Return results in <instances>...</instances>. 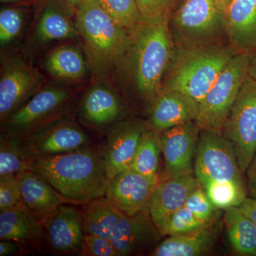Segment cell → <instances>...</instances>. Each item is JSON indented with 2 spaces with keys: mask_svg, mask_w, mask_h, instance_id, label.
<instances>
[{
  "mask_svg": "<svg viewBox=\"0 0 256 256\" xmlns=\"http://www.w3.org/2000/svg\"><path fill=\"white\" fill-rule=\"evenodd\" d=\"M159 178H150L132 169L124 170L108 182L105 196L124 214L149 210Z\"/></svg>",
  "mask_w": 256,
  "mask_h": 256,
  "instance_id": "14",
  "label": "cell"
},
{
  "mask_svg": "<svg viewBox=\"0 0 256 256\" xmlns=\"http://www.w3.org/2000/svg\"><path fill=\"white\" fill-rule=\"evenodd\" d=\"M168 23L141 21L130 31L110 76L117 90L151 108L175 48Z\"/></svg>",
  "mask_w": 256,
  "mask_h": 256,
  "instance_id": "1",
  "label": "cell"
},
{
  "mask_svg": "<svg viewBox=\"0 0 256 256\" xmlns=\"http://www.w3.org/2000/svg\"><path fill=\"white\" fill-rule=\"evenodd\" d=\"M225 210L224 222L234 252L240 256H256V228L252 220L238 206Z\"/></svg>",
  "mask_w": 256,
  "mask_h": 256,
  "instance_id": "28",
  "label": "cell"
},
{
  "mask_svg": "<svg viewBox=\"0 0 256 256\" xmlns=\"http://www.w3.org/2000/svg\"><path fill=\"white\" fill-rule=\"evenodd\" d=\"M246 171L256 152V80L246 76L222 131Z\"/></svg>",
  "mask_w": 256,
  "mask_h": 256,
  "instance_id": "9",
  "label": "cell"
},
{
  "mask_svg": "<svg viewBox=\"0 0 256 256\" xmlns=\"http://www.w3.org/2000/svg\"><path fill=\"white\" fill-rule=\"evenodd\" d=\"M124 214L105 196L94 198L84 204L82 210L86 235L110 240L116 224Z\"/></svg>",
  "mask_w": 256,
  "mask_h": 256,
  "instance_id": "27",
  "label": "cell"
},
{
  "mask_svg": "<svg viewBox=\"0 0 256 256\" xmlns=\"http://www.w3.org/2000/svg\"><path fill=\"white\" fill-rule=\"evenodd\" d=\"M45 244L60 254L82 252L86 239L82 212L62 205L43 223Z\"/></svg>",
  "mask_w": 256,
  "mask_h": 256,
  "instance_id": "15",
  "label": "cell"
},
{
  "mask_svg": "<svg viewBox=\"0 0 256 256\" xmlns=\"http://www.w3.org/2000/svg\"><path fill=\"white\" fill-rule=\"evenodd\" d=\"M247 73L249 76L256 80V47L250 54Z\"/></svg>",
  "mask_w": 256,
  "mask_h": 256,
  "instance_id": "41",
  "label": "cell"
},
{
  "mask_svg": "<svg viewBox=\"0 0 256 256\" xmlns=\"http://www.w3.org/2000/svg\"><path fill=\"white\" fill-rule=\"evenodd\" d=\"M232 0H220V2H222V4H223L224 8H225L227 4H228L229 3L232 2Z\"/></svg>",
  "mask_w": 256,
  "mask_h": 256,
  "instance_id": "44",
  "label": "cell"
},
{
  "mask_svg": "<svg viewBox=\"0 0 256 256\" xmlns=\"http://www.w3.org/2000/svg\"><path fill=\"white\" fill-rule=\"evenodd\" d=\"M94 80L80 104V117L96 129L110 128L120 121L124 112V104L110 79Z\"/></svg>",
  "mask_w": 256,
  "mask_h": 256,
  "instance_id": "16",
  "label": "cell"
},
{
  "mask_svg": "<svg viewBox=\"0 0 256 256\" xmlns=\"http://www.w3.org/2000/svg\"><path fill=\"white\" fill-rule=\"evenodd\" d=\"M212 222H207L200 220L188 207L184 206L175 212L174 214L170 218L163 236H172L195 232L206 226Z\"/></svg>",
  "mask_w": 256,
  "mask_h": 256,
  "instance_id": "34",
  "label": "cell"
},
{
  "mask_svg": "<svg viewBox=\"0 0 256 256\" xmlns=\"http://www.w3.org/2000/svg\"><path fill=\"white\" fill-rule=\"evenodd\" d=\"M25 252L18 242L10 240H1L0 242V256H8L20 255Z\"/></svg>",
  "mask_w": 256,
  "mask_h": 256,
  "instance_id": "38",
  "label": "cell"
},
{
  "mask_svg": "<svg viewBox=\"0 0 256 256\" xmlns=\"http://www.w3.org/2000/svg\"><path fill=\"white\" fill-rule=\"evenodd\" d=\"M66 4L68 5L70 10L73 12L74 14H76V12L78 10L79 6L84 2V0H64Z\"/></svg>",
  "mask_w": 256,
  "mask_h": 256,
  "instance_id": "43",
  "label": "cell"
},
{
  "mask_svg": "<svg viewBox=\"0 0 256 256\" xmlns=\"http://www.w3.org/2000/svg\"><path fill=\"white\" fill-rule=\"evenodd\" d=\"M75 24L92 80L110 79L129 32L120 26L98 0H84L76 12Z\"/></svg>",
  "mask_w": 256,
  "mask_h": 256,
  "instance_id": "3",
  "label": "cell"
},
{
  "mask_svg": "<svg viewBox=\"0 0 256 256\" xmlns=\"http://www.w3.org/2000/svg\"><path fill=\"white\" fill-rule=\"evenodd\" d=\"M196 178L234 181L244 185L233 146L222 132L200 131L194 166Z\"/></svg>",
  "mask_w": 256,
  "mask_h": 256,
  "instance_id": "12",
  "label": "cell"
},
{
  "mask_svg": "<svg viewBox=\"0 0 256 256\" xmlns=\"http://www.w3.org/2000/svg\"><path fill=\"white\" fill-rule=\"evenodd\" d=\"M0 73V121L4 124L47 84L24 53L2 57Z\"/></svg>",
  "mask_w": 256,
  "mask_h": 256,
  "instance_id": "8",
  "label": "cell"
},
{
  "mask_svg": "<svg viewBox=\"0 0 256 256\" xmlns=\"http://www.w3.org/2000/svg\"><path fill=\"white\" fill-rule=\"evenodd\" d=\"M30 162V170L41 175L70 203L85 204L106 195L108 180L104 160L90 146Z\"/></svg>",
  "mask_w": 256,
  "mask_h": 256,
  "instance_id": "2",
  "label": "cell"
},
{
  "mask_svg": "<svg viewBox=\"0 0 256 256\" xmlns=\"http://www.w3.org/2000/svg\"><path fill=\"white\" fill-rule=\"evenodd\" d=\"M216 208L239 206L246 198L244 185L234 181L220 182L208 178H197Z\"/></svg>",
  "mask_w": 256,
  "mask_h": 256,
  "instance_id": "30",
  "label": "cell"
},
{
  "mask_svg": "<svg viewBox=\"0 0 256 256\" xmlns=\"http://www.w3.org/2000/svg\"><path fill=\"white\" fill-rule=\"evenodd\" d=\"M160 133L146 128L131 165L130 169L150 178H158L160 152Z\"/></svg>",
  "mask_w": 256,
  "mask_h": 256,
  "instance_id": "29",
  "label": "cell"
},
{
  "mask_svg": "<svg viewBox=\"0 0 256 256\" xmlns=\"http://www.w3.org/2000/svg\"><path fill=\"white\" fill-rule=\"evenodd\" d=\"M38 3L24 52L28 58L55 42H79L75 14L64 0H38Z\"/></svg>",
  "mask_w": 256,
  "mask_h": 256,
  "instance_id": "10",
  "label": "cell"
},
{
  "mask_svg": "<svg viewBox=\"0 0 256 256\" xmlns=\"http://www.w3.org/2000/svg\"><path fill=\"white\" fill-rule=\"evenodd\" d=\"M146 127L136 121H120L111 126L102 154L108 180L130 169Z\"/></svg>",
  "mask_w": 256,
  "mask_h": 256,
  "instance_id": "17",
  "label": "cell"
},
{
  "mask_svg": "<svg viewBox=\"0 0 256 256\" xmlns=\"http://www.w3.org/2000/svg\"><path fill=\"white\" fill-rule=\"evenodd\" d=\"M80 254L92 256H118L109 239L94 235H86Z\"/></svg>",
  "mask_w": 256,
  "mask_h": 256,
  "instance_id": "37",
  "label": "cell"
},
{
  "mask_svg": "<svg viewBox=\"0 0 256 256\" xmlns=\"http://www.w3.org/2000/svg\"><path fill=\"white\" fill-rule=\"evenodd\" d=\"M98 2L120 26L128 32L141 22L136 0H98Z\"/></svg>",
  "mask_w": 256,
  "mask_h": 256,
  "instance_id": "32",
  "label": "cell"
},
{
  "mask_svg": "<svg viewBox=\"0 0 256 256\" xmlns=\"http://www.w3.org/2000/svg\"><path fill=\"white\" fill-rule=\"evenodd\" d=\"M16 175L20 182L23 206L34 218L41 223L50 218L58 207L70 203L35 172L23 170Z\"/></svg>",
  "mask_w": 256,
  "mask_h": 256,
  "instance_id": "20",
  "label": "cell"
},
{
  "mask_svg": "<svg viewBox=\"0 0 256 256\" xmlns=\"http://www.w3.org/2000/svg\"><path fill=\"white\" fill-rule=\"evenodd\" d=\"M141 21L154 23L169 22L182 0H136Z\"/></svg>",
  "mask_w": 256,
  "mask_h": 256,
  "instance_id": "33",
  "label": "cell"
},
{
  "mask_svg": "<svg viewBox=\"0 0 256 256\" xmlns=\"http://www.w3.org/2000/svg\"><path fill=\"white\" fill-rule=\"evenodd\" d=\"M162 236L149 210L124 214L116 224L110 240L118 256L136 255L156 244Z\"/></svg>",
  "mask_w": 256,
  "mask_h": 256,
  "instance_id": "19",
  "label": "cell"
},
{
  "mask_svg": "<svg viewBox=\"0 0 256 256\" xmlns=\"http://www.w3.org/2000/svg\"><path fill=\"white\" fill-rule=\"evenodd\" d=\"M168 25L176 48L229 44L220 0H182Z\"/></svg>",
  "mask_w": 256,
  "mask_h": 256,
  "instance_id": "5",
  "label": "cell"
},
{
  "mask_svg": "<svg viewBox=\"0 0 256 256\" xmlns=\"http://www.w3.org/2000/svg\"><path fill=\"white\" fill-rule=\"evenodd\" d=\"M38 0H0L2 4H34Z\"/></svg>",
  "mask_w": 256,
  "mask_h": 256,
  "instance_id": "42",
  "label": "cell"
},
{
  "mask_svg": "<svg viewBox=\"0 0 256 256\" xmlns=\"http://www.w3.org/2000/svg\"><path fill=\"white\" fill-rule=\"evenodd\" d=\"M200 131L196 121L193 120L160 132L165 178L192 174Z\"/></svg>",
  "mask_w": 256,
  "mask_h": 256,
  "instance_id": "13",
  "label": "cell"
},
{
  "mask_svg": "<svg viewBox=\"0 0 256 256\" xmlns=\"http://www.w3.org/2000/svg\"><path fill=\"white\" fill-rule=\"evenodd\" d=\"M216 229L214 222L188 234L169 236L154 249V256H198L204 255L214 246Z\"/></svg>",
  "mask_w": 256,
  "mask_h": 256,
  "instance_id": "25",
  "label": "cell"
},
{
  "mask_svg": "<svg viewBox=\"0 0 256 256\" xmlns=\"http://www.w3.org/2000/svg\"><path fill=\"white\" fill-rule=\"evenodd\" d=\"M30 170V162L16 138L2 136L0 140V175L14 174Z\"/></svg>",
  "mask_w": 256,
  "mask_h": 256,
  "instance_id": "31",
  "label": "cell"
},
{
  "mask_svg": "<svg viewBox=\"0 0 256 256\" xmlns=\"http://www.w3.org/2000/svg\"><path fill=\"white\" fill-rule=\"evenodd\" d=\"M43 67L54 80L64 84H80L92 76L80 42L50 48L44 58Z\"/></svg>",
  "mask_w": 256,
  "mask_h": 256,
  "instance_id": "21",
  "label": "cell"
},
{
  "mask_svg": "<svg viewBox=\"0 0 256 256\" xmlns=\"http://www.w3.org/2000/svg\"><path fill=\"white\" fill-rule=\"evenodd\" d=\"M224 9L229 44L236 54L252 53L256 47V0H232Z\"/></svg>",
  "mask_w": 256,
  "mask_h": 256,
  "instance_id": "23",
  "label": "cell"
},
{
  "mask_svg": "<svg viewBox=\"0 0 256 256\" xmlns=\"http://www.w3.org/2000/svg\"><path fill=\"white\" fill-rule=\"evenodd\" d=\"M80 84H47L2 124V136L22 139L66 116Z\"/></svg>",
  "mask_w": 256,
  "mask_h": 256,
  "instance_id": "6",
  "label": "cell"
},
{
  "mask_svg": "<svg viewBox=\"0 0 256 256\" xmlns=\"http://www.w3.org/2000/svg\"><path fill=\"white\" fill-rule=\"evenodd\" d=\"M0 240L18 242L25 252L45 244L43 224L34 218L22 204L0 210Z\"/></svg>",
  "mask_w": 256,
  "mask_h": 256,
  "instance_id": "24",
  "label": "cell"
},
{
  "mask_svg": "<svg viewBox=\"0 0 256 256\" xmlns=\"http://www.w3.org/2000/svg\"><path fill=\"white\" fill-rule=\"evenodd\" d=\"M249 56L250 54H236L200 102V112L195 121L200 129L222 132L248 75Z\"/></svg>",
  "mask_w": 256,
  "mask_h": 256,
  "instance_id": "7",
  "label": "cell"
},
{
  "mask_svg": "<svg viewBox=\"0 0 256 256\" xmlns=\"http://www.w3.org/2000/svg\"><path fill=\"white\" fill-rule=\"evenodd\" d=\"M28 159L46 158L89 148L88 136L67 116L55 120L20 140Z\"/></svg>",
  "mask_w": 256,
  "mask_h": 256,
  "instance_id": "11",
  "label": "cell"
},
{
  "mask_svg": "<svg viewBox=\"0 0 256 256\" xmlns=\"http://www.w3.org/2000/svg\"><path fill=\"white\" fill-rule=\"evenodd\" d=\"M246 171L248 190L250 196L252 198H256V152Z\"/></svg>",
  "mask_w": 256,
  "mask_h": 256,
  "instance_id": "39",
  "label": "cell"
},
{
  "mask_svg": "<svg viewBox=\"0 0 256 256\" xmlns=\"http://www.w3.org/2000/svg\"><path fill=\"white\" fill-rule=\"evenodd\" d=\"M200 102L178 90L162 89L151 108L149 129L162 132L178 124L196 120Z\"/></svg>",
  "mask_w": 256,
  "mask_h": 256,
  "instance_id": "22",
  "label": "cell"
},
{
  "mask_svg": "<svg viewBox=\"0 0 256 256\" xmlns=\"http://www.w3.org/2000/svg\"><path fill=\"white\" fill-rule=\"evenodd\" d=\"M21 203V190L16 175H0V210L11 208Z\"/></svg>",
  "mask_w": 256,
  "mask_h": 256,
  "instance_id": "36",
  "label": "cell"
},
{
  "mask_svg": "<svg viewBox=\"0 0 256 256\" xmlns=\"http://www.w3.org/2000/svg\"><path fill=\"white\" fill-rule=\"evenodd\" d=\"M36 3L6 4L2 6L0 10V47L2 56L6 52L8 54L9 50L18 45L24 36L32 18V13H34L32 8L35 6Z\"/></svg>",
  "mask_w": 256,
  "mask_h": 256,
  "instance_id": "26",
  "label": "cell"
},
{
  "mask_svg": "<svg viewBox=\"0 0 256 256\" xmlns=\"http://www.w3.org/2000/svg\"><path fill=\"white\" fill-rule=\"evenodd\" d=\"M236 54L229 44L188 50L175 48L162 89L178 90L200 102Z\"/></svg>",
  "mask_w": 256,
  "mask_h": 256,
  "instance_id": "4",
  "label": "cell"
},
{
  "mask_svg": "<svg viewBox=\"0 0 256 256\" xmlns=\"http://www.w3.org/2000/svg\"><path fill=\"white\" fill-rule=\"evenodd\" d=\"M238 208L252 220L256 228V198H246Z\"/></svg>",
  "mask_w": 256,
  "mask_h": 256,
  "instance_id": "40",
  "label": "cell"
},
{
  "mask_svg": "<svg viewBox=\"0 0 256 256\" xmlns=\"http://www.w3.org/2000/svg\"><path fill=\"white\" fill-rule=\"evenodd\" d=\"M200 184L192 174L165 178L158 182L150 202L149 214L162 236L170 218L184 206L188 196Z\"/></svg>",
  "mask_w": 256,
  "mask_h": 256,
  "instance_id": "18",
  "label": "cell"
},
{
  "mask_svg": "<svg viewBox=\"0 0 256 256\" xmlns=\"http://www.w3.org/2000/svg\"><path fill=\"white\" fill-rule=\"evenodd\" d=\"M185 206L193 212L200 220L207 222H214L216 207L207 196L204 188L201 184L197 186L191 194L188 196L185 203Z\"/></svg>",
  "mask_w": 256,
  "mask_h": 256,
  "instance_id": "35",
  "label": "cell"
}]
</instances>
